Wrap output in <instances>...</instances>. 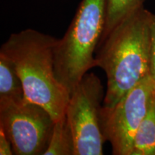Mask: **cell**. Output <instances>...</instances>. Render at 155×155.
Listing matches in <instances>:
<instances>
[{"mask_svg": "<svg viewBox=\"0 0 155 155\" xmlns=\"http://www.w3.org/2000/svg\"><path fill=\"white\" fill-rule=\"evenodd\" d=\"M54 124L45 108L27 98L0 101V129L10 141L15 154H44Z\"/></svg>", "mask_w": 155, "mask_h": 155, "instance_id": "5", "label": "cell"}, {"mask_svg": "<svg viewBox=\"0 0 155 155\" xmlns=\"http://www.w3.org/2000/svg\"><path fill=\"white\" fill-rule=\"evenodd\" d=\"M104 88L99 78L87 73L73 91L65 116L75 141V155H102L105 141L101 125Z\"/></svg>", "mask_w": 155, "mask_h": 155, "instance_id": "4", "label": "cell"}, {"mask_svg": "<svg viewBox=\"0 0 155 155\" xmlns=\"http://www.w3.org/2000/svg\"><path fill=\"white\" fill-rule=\"evenodd\" d=\"M155 94V82L147 77L113 107L103 106L101 125L114 155H131L134 139Z\"/></svg>", "mask_w": 155, "mask_h": 155, "instance_id": "6", "label": "cell"}, {"mask_svg": "<svg viewBox=\"0 0 155 155\" xmlns=\"http://www.w3.org/2000/svg\"><path fill=\"white\" fill-rule=\"evenodd\" d=\"M150 75L155 82V15L150 18Z\"/></svg>", "mask_w": 155, "mask_h": 155, "instance_id": "11", "label": "cell"}, {"mask_svg": "<svg viewBox=\"0 0 155 155\" xmlns=\"http://www.w3.org/2000/svg\"><path fill=\"white\" fill-rule=\"evenodd\" d=\"M106 0H82L65 35L54 50L55 76L71 95L85 74L96 67L106 22Z\"/></svg>", "mask_w": 155, "mask_h": 155, "instance_id": "3", "label": "cell"}, {"mask_svg": "<svg viewBox=\"0 0 155 155\" xmlns=\"http://www.w3.org/2000/svg\"><path fill=\"white\" fill-rule=\"evenodd\" d=\"M58 40L27 29L12 34L0 49V55L14 63L25 98L45 108L55 121L65 116L71 96L55 76L54 50Z\"/></svg>", "mask_w": 155, "mask_h": 155, "instance_id": "2", "label": "cell"}, {"mask_svg": "<svg viewBox=\"0 0 155 155\" xmlns=\"http://www.w3.org/2000/svg\"><path fill=\"white\" fill-rule=\"evenodd\" d=\"M150 11L144 7L121 21L98 46L96 66L104 70L107 89L105 107H113L150 75Z\"/></svg>", "mask_w": 155, "mask_h": 155, "instance_id": "1", "label": "cell"}, {"mask_svg": "<svg viewBox=\"0 0 155 155\" xmlns=\"http://www.w3.org/2000/svg\"><path fill=\"white\" fill-rule=\"evenodd\" d=\"M144 1L145 0H106L105 28L98 46L121 21L137 9L144 7L143 4Z\"/></svg>", "mask_w": 155, "mask_h": 155, "instance_id": "9", "label": "cell"}, {"mask_svg": "<svg viewBox=\"0 0 155 155\" xmlns=\"http://www.w3.org/2000/svg\"><path fill=\"white\" fill-rule=\"evenodd\" d=\"M25 98L22 82L14 63L0 55V101H17Z\"/></svg>", "mask_w": 155, "mask_h": 155, "instance_id": "7", "label": "cell"}, {"mask_svg": "<svg viewBox=\"0 0 155 155\" xmlns=\"http://www.w3.org/2000/svg\"><path fill=\"white\" fill-rule=\"evenodd\" d=\"M14 154L9 139L2 129H0V154L12 155Z\"/></svg>", "mask_w": 155, "mask_h": 155, "instance_id": "12", "label": "cell"}, {"mask_svg": "<svg viewBox=\"0 0 155 155\" xmlns=\"http://www.w3.org/2000/svg\"><path fill=\"white\" fill-rule=\"evenodd\" d=\"M131 155H155V94L136 132Z\"/></svg>", "mask_w": 155, "mask_h": 155, "instance_id": "8", "label": "cell"}, {"mask_svg": "<svg viewBox=\"0 0 155 155\" xmlns=\"http://www.w3.org/2000/svg\"><path fill=\"white\" fill-rule=\"evenodd\" d=\"M43 155H75V141L66 116L55 121L48 149Z\"/></svg>", "mask_w": 155, "mask_h": 155, "instance_id": "10", "label": "cell"}]
</instances>
